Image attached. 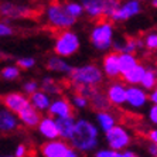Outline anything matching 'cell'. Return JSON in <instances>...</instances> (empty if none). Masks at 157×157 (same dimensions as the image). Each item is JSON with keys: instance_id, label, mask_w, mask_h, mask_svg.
<instances>
[{"instance_id": "6da1fadb", "label": "cell", "mask_w": 157, "mask_h": 157, "mask_svg": "<svg viewBox=\"0 0 157 157\" xmlns=\"http://www.w3.org/2000/svg\"><path fill=\"white\" fill-rule=\"evenodd\" d=\"M68 143L79 153H94L101 143V132L92 121L86 117H79L75 119Z\"/></svg>"}, {"instance_id": "7a4b0ae2", "label": "cell", "mask_w": 157, "mask_h": 157, "mask_svg": "<svg viewBox=\"0 0 157 157\" xmlns=\"http://www.w3.org/2000/svg\"><path fill=\"white\" fill-rule=\"evenodd\" d=\"M68 78H70V82L72 86L88 85V86L95 88L102 85L103 79H105L101 67L96 64H82L78 67H72L71 72L68 74Z\"/></svg>"}, {"instance_id": "3957f363", "label": "cell", "mask_w": 157, "mask_h": 157, "mask_svg": "<svg viewBox=\"0 0 157 157\" xmlns=\"http://www.w3.org/2000/svg\"><path fill=\"white\" fill-rule=\"evenodd\" d=\"M115 40V27L110 20L102 18L98 20L94 29L89 33V41L91 45L99 52L109 51L112 43Z\"/></svg>"}, {"instance_id": "277c9868", "label": "cell", "mask_w": 157, "mask_h": 157, "mask_svg": "<svg viewBox=\"0 0 157 157\" xmlns=\"http://www.w3.org/2000/svg\"><path fill=\"white\" fill-rule=\"evenodd\" d=\"M45 20H47V24L51 29L57 30H65V29H71V27L75 24L77 18H74L72 16H70L67 13L65 7H64V3L58 2V0H52L50 2V4L47 6L45 11Z\"/></svg>"}, {"instance_id": "5b68a950", "label": "cell", "mask_w": 157, "mask_h": 157, "mask_svg": "<svg viewBox=\"0 0 157 157\" xmlns=\"http://www.w3.org/2000/svg\"><path fill=\"white\" fill-rule=\"evenodd\" d=\"M81 48V41L77 33L71 31V29L59 30L54 41V54L62 58H70L75 55Z\"/></svg>"}, {"instance_id": "8992f818", "label": "cell", "mask_w": 157, "mask_h": 157, "mask_svg": "<svg viewBox=\"0 0 157 157\" xmlns=\"http://www.w3.org/2000/svg\"><path fill=\"white\" fill-rule=\"evenodd\" d=\"M103 135H105L106 146L112 150H116V151H122V150L130 147L132 142H133V136H132L130 130L117 123Z\"/></svg>"}, {"instance_id": "52a82bcc", "label": "cell", "mask_w": 157, "mask_h": 157, "mask_svg": "<svg viewBox=\"0 0 157 157\" xmlns=\"http://www.w3.org/2000/svg\"><path fill=\"white\" fill-rule=\"evenodd\" d=\"M38 11L26 4L13 3V2H0V16L9 20H20V18L36 17Z\"/></svg>"}, {"instance_id": "ba28073f", "label": "cell", "mask_w": 157, "mask_h": 157, "mask_svg": "<svg viewBox=\"0 0 157 157\" xmlns=\"http://www.w3.org/2000/svg\"><path fill=\"white\" fill-rule=\"evenodd\" d=\"M142 11H143L142 2H137V0H124V2H121V4L117 6V9L110 14V17L108 20H110L112 23L126 21L129 18L140 14Z\"/></svg>"}, {"instance_id": "9c48e42d", "label": "cell", "mask_w": 157, "mask_h": 157, "mask_svg": "<svg viewBox=\"0 0 157 157\" xmlns=\"http://www.w3.org/2000/svg\"><path fill=\"white\" fill-rule=\"evenodd\" d=\"M149 103L147 91H144L140 85H128L126 86V102L124 105L132 110H142Z\"/></svg>"}, {"instance_id": "30bf717a", "label": "cell", "mask_w": 157, "mask_h": 157, "mask_svg": "<svg viewBox=\"0 0 157 157\" xmlns=\"http://www.w3.org/2000/svg\"><path fill=\"white\" fill-rule=\"evenodd\" d=\"M126 86L123 81H113L105 89V95L109 101L110 106L121 108L126 102Z\"/></svg>"}, {"instance_id": "8fae6325", "label": "cell", "mask_w": 157, "mask_h": 157, "mask_svg": "<svg viewBox=\"0 0 157 157\" xmlns=\"http://www.w3.org/2000/svg\"><path fill=\"white\" fill-rule=\"evenodd\" d=\"M70 147V143L61 139H51L45 140L40 146V153L43 157H62Z\"/></svg>"}, {"instance_id": "7c38bea8", "label": "cell", "mask_w": 157, "mask_h": 157, "mask_svg": "<svg viewBox=\"0 0 157 157\" xmlns=\"http://www.w3.org/2000/svg\"><path fill=\"white\" fill-rule=\"evenodd\" d=\"M2 103L6 109L11 110L13 113L17 115L21 109H24L26 106L30 105L29 96L23 92H10L2 96Z\"/></svg>"}, {"instance_id": "4fadbf2b", "label": "cell", "mask_w": 157, "mask_h": 157, "mask_svg": "<svg viewBox=\"0 0 157 157\" xmlns=\"http://www.w3.org/2000/svg\"><path fill=\"white\" fill-rule=\"evenodd\" d=\"M47 112L52 117H62V116H68V115H74V108L71 105L70 99L58 95L54 99H51V103L48 106Z\"/></svg>"}, {"instance_id": "5bb4252c", "label": "cell", "mask_w": 157, "mask_h": 157, "mask_svg": "<svg viewBox=\"0 0 157 157\" xmlns=\"http://www.w3.org/2000/svg\"><path fill=\"white\" fill-rule=\"evenodd\" d=\"M101 70L103 72V77L109 79H117L121 77V70H119V59H117V52L110 51L105 52L101 64Z\"/></svg>"}, {"instance_id": "9a60e30c", "label": "cell", "mask_w": 157, "mask_h": 157, "mask_svg": "<svg viewBox=\"0 0 157 157\" xmlns=\"http://www.w3.org/2000/svg\"><path fill=\"white\" fill-rule=\"evenodd\" d=\"M37 130H38V133L41 135V137H44V140L58 139L59 137L55 117L50 116V115L40 117V122L37 124Z\"/></svg>"}, {"instance_id": "2e32d148", "label": "cell", "mask_w": 157, "mask_h": 157, "mask_svg": "<svg viewBox=\"0 0 157 157\" xmlns=\"http://www.w3.org/2000/svg\"><path fill=\"white\" fill-rule=\"evenodd\" d=\"M18 128H20V122L17 115L6 109L4 106H0V133L4 135L14 133Z\"/></svg>"}, {"instance_id": "e0dca14e", "label": "cell", "mask_w": 157, "mask_h": 157, "mask_svg": "<svg viewBox=\"0 0 157 157\" xmlns=\"http://www.w3.org/2000/svg\"><path fill=\"white\" fill-rule=\"evenodd\" d=\"M17 117H18V122H20V126L34 129V128H37V124L40 122L41 112H38V110L34 109L31 105H29L18 112Z\"/></svg>"}, {"instance_id": "ac0fdd59", "label": "cell", "mask_w": 157, "mask_h": 157, "mask_svg": "<svg viewBox=\"0 0 157 157\" xmlns=\"http://www.w3.org/2000/svg\"><path fill=\"white\" fill-rule=\"evenodd\" d=\"M47 70L52 74H58V75H68L72 70V65L67 61V58H62L59 55H52L47 59Z\"/></svg>"}, {"instance_id": "d6986e66", "label": "cell", "mask_w": 157, "mask_h": 157, "mask_svg": "<svg viewBox=\"0 0 157 157\" xmlns=\"http://www.w3.org/2000/svg\"><path fill=\"white\" fill-rule=\"evenodd\" d=\"M84 9V14L91 20H102L103 17V0H82L81 3Z\"/></svg>"}, {"instance_id": "ffe728a7", "label": "cell", "mask_w": 157, "mask_h": 157, "mask_svg": "<svg viewBox=\"0 0 157 157\" xmlns=\"http://www.w3.org/2000/svg\"><path fill=\"white\" fill-rule=\"evenodd\" d=\"M117 123V119L112 112L109 110H98L95 115V124L99 129L101 133H106V132L112 129L115 124Z\"/></svg>"}, {"instance_id": "44dd1931", "label": "cell", "mask_w": 157, "mask_h": 157, "mask_svg": "<svg viewBox=\"0 0 157 157\" xmlns=\"http://www.w3.org/2000/svg\"><path fill=\"white\" fill-rule=\"evenodd\" d=\"M51 95H48L47 92L37 89L36 92L30 94L29 95V102L30 105L33 106L34 109H37L38 112H47L48 106L51 103Z\"/></svg>"}, {"instance_id": "7402d4cb", "label": "cell", "mask_w": 157, "mask_h": 157, "mask_svg": "<svg viewBox=\"0 0 157 157\" xmlns=\"http://www.w3.org/2000/svg\"><path fill=\"white\" fill-rule=\"evenodd\" d=\"M144 71H146V65L139 61L133 68H130L129 71L123 72L121 77L126 85H139L143 75H144Z\"/></svg>"}, {"instance_id": "603a6c76", "label": "cell", "mask_w": 157, "mask_h": 157, "mask_svg": "<svg viewBox=\"0 0 157 157\" xmlns=\"http://www.w3.org/2000/svg\"><path fill=\"white\" fill-rule=\"evenodd\" d=\"M55 122H57V128H58L59 137L68 142L71 133H72L74 124H75V116H74V115H68V116L55 117Z\"/></svg>"}, {"instance_id": "cb8c5ba5", "label": "cell", "mask_w": 157, "mask_h": 157, "mask_svg": "<svg viewBox=\"0 0 157 157\" xmlns=\"http://www.w3.org/2000/svg\"><path fill=\"white\" fill-rule=\"evenodd\" d=\"M89 106H92L96 112H98V110H109L110 108H112L109 101H108V98H106L105 92L98 89V88H96L95 92L89 96Z\"/></svg>"}, {"instance_id": "d4e9b609", "label": "cell", "mask_w": 157, "mask_h": 157, "mask_svg": "<svg viewBox=\"0 0 157 157\" xmlns=\"http://www.w3.org/2000/svg\"><path fill=\"white\" fill-rule=\"evenodd\" d=\"M40 89L44 92H47L48 95H51V96L52 95L58 96V95H61V92H62V86L58 84V81L55 79L54 77H51V75H47V77H44L41 79Z\"/></svg>"}, {"instance_id": "484cf974", "label": "cell", "mask_w": 157, "mask_h": 157, "mask_svg": "<svg viewBox=\"0 0 157 157\" xmlns=\"http://www.w3.org/2000/svg\"><path fill=\"white\" fill-rule=\"evenodd\" d=\"M139 85L147 92L156 88V85H157V72H156V68H154V67L146 65L144 75H143V78H142V81H140Z\"/></svg>"}, {"instance_id": "4316f807", "label": "cell", "mask_w": 157, "mask_h": 157, "mask_svg": "<svg viewBox=\"0 0 157 157\" xmlns=\"http://www.w3.org/2000/svg\"><path fill=\"white\" fill-rule=\"evenodd\" d=\"M117 59H119V70H121V75L126 71H129L130 68L139 62V58L136 57V54L132 52H119L117 54Z\"/></svg>"}, {"instance_id": "83f0119b", "label": "cell", "mask_w": 157, "mask_h": 157, "mask_svg": "<svg viewBox=\"0 0 157 157\" xmlns=\"http://www.w3.org/2000/svg\"><path fill=\"white\" fill-rule=\"evenodd\" d=\"M143 40L139 37H128L124 38V47L122 52H132V54H136L137 51H142L143 50Z\"/></svg>"}, {"instance_id": "f1b7e54d", "label": "cell", "mask_w": 157, "mask_h": 157, "mask_svg": "<svg viewBox=\"0 0 157 157\" xmlns=\"http://www.w3.org/2000/svg\"><path fill=\"white\" fill-rule=\"evenodd\" d=\"M20 74H21V70H20L16 64H13V65L3 67V70L0 71V77L3 78L4 81L11 82V81L18 79V78H20Z\"/></svg>"}, {"instance_id": "f546056e", "label": "cell", "mask_w": 157, "mask_h": 157, "mask_svg": "<svg viewBox=\"0 0 157 157\" xmlns=\"http://www.w3.org/2000/svg\"><path fill=\"white\" fill-rule=\"evenodd\" d=\"M70 102H71V105H72L74 109H78V110L86 109L88 106H89V99H88L86 96L78 94V92H75V94L71 96Z\"/></svg>"}, {"instance_id": "4dcf8cb0", "label": "cell", "mask_w": 157, "mask_h": 157, "mask_svg": "<svg viewBox=\"0 0 157 157\" xmlns=\"http://www.w3.org/2000/svg\"><path fill=\"white\" fill-rule=\"evenodd\" d=\"M67 13L70 16H72L74 18H79L81 16L84 14V9L81 6V3H75V2H65L64 3Z\"/></svg>"}, {"instance_id": "1f68e13d", "label": "cell", "mask_w": 157, "mask_h": 157, "mask_svg": "<svg viewBox=\"0 0 157 157\" xmlns=\"http://www.w3.org/2000/svg\"><path fill=\"white\" fill-rule=\"evenodd\" d=\"M143 47L147 51H156L157 48V34L156 31H149L143 38Z\"/></svg>"}, {"instance_id": "d6a6232c", "label": "cell", "mask_w": 157, "mask_h": 157, "mask_svg": "<svg viewBox=\"0 0 157 157\" xmlns=\"http://www.w3.org/2000/svg\"><path fill=\"white\" fill-rule=\"evenodd\" d=\"M36 58L34 57H20V58L17 59V62H16V65L20 68V70H33L34 67H36Z\"/></svg>"}, {"instance_id": "836d02e7", "label": "cell", "mask_w": 157, "mask_h": 157, "mask_svg": "<svg viewBox=\"0 0 157 157\" xmlns=\"http://www.w3.org/2000/svg\"><path fill=\"white\" fill-rule=\"evenodd\" d=\"M119 4H121V0H103V17L109 18Z\"/></svg>"}, {"instance_id": "e575fe53", "label": "cell", "mask_w": 157, "mask_h": 157, "mask_svg": "<svg viewBox=\"0 0 157 157\" xmlns=\"http://www.w3.org/2000/svg\"><path fill=\"white\" fill-rule=\"evenodd\" d=\"M37 89H40V82L36 79H27L24 84H23V94H26L27 96L30 94L36 92Z\"/></svg>"}, {"instance_id": "d590c367", "label": "cell", "mask_w": 157, "mask_h": 157, "mask_svg": "<svg viewBox=\"0 0 157 157\" xmlns=\"http://www.w3.org/2000/svg\"><path fill=\"white\" fill-rule=\"evenodd\" d=\"M74 89H75V92H78V94L86 96V98L89 99V96L95 92L96 88L95 86H88V85H77V86H74Z\"/></svg>"}, {"instance_id": "8d00e7d4", "label": "cell", "mask_w": 157, "mask_h": 157, "mask_svg": "<svg viewBox=\"0 0 157 157\" xmlns=\"http://www.w3.org/2000/svg\"><path fill=\"white\" fill-rule=\"evenodd\" d=\"M14 29L6 21H0V38H6V37L13 36Z\"/></svg>"}, {"instance_id": "74e56055", "label": "cell", "mask_w": 157, "mask_h": 157, "mask_svg": "<svg viewBox=\"0 0 157 157\" xmlns=\"http://www.w3.org/2000/svg\"><path fill=\"white\" fill-rule=\"evenodd\" d=\"M147 121L151 124L157 123V103H151L150 108L147 109Z\"/></svg>"}, {"instance_id": "f35d334b", "label": "cell", "mask_w": 157, "mask_h": 157, "mask_svg": "<svg viewBox=\"0 0 157 157\" xmlns=\"http://www.w3.org/2000/svg\"><path fill=\"white\" fill-rule=\"evenodd\" d=\"M27 151H29V149H27L26 144H18V146L16 147L14 154H13V156L14 157H26Z\"/></svg>"}, {"instance_id": "ab89813d", "label": "cell", "mask_w": 157, "mask_h": 157, "mask_svg": "<svg viewBox=\"0 0 157 157\" xmlns=\"http://www.w3.org/2000/svg\"><path fill=\"white\" fill-rule=\"evenodd\" d=\"M62 157H81V153L78 151V150H75L74 147H68V150L65 151V154Z\"/></svg>"}, {"instance_id": "60d3db41", "label": "cell", "mask_w": 157, "mask_h": 157, "mask_svg": "<svg viewBox=\"0 0 157 157\" xmlns=\"http://www.w3.org/2000/svg\"><path fill=\"white\" fill-rule=\"evenodd\" d=\"M147 139L150 143H157V130L154 128L147 132Z\"/></svg>"}, {"instance_id": "b9f144b4", "label": "cell", "mask_w": 157, "mask_h": 157, "mask_svg": "<svg viewBox=\"0 0 157 157\" xmlns=\"http://www.w3.org/2000/svg\"><path fill=\"white\" fill-rule=\"evenodd\" d=\"M147 98H149L150 103H157V89H151V91L147 92Z\"/></svg>"}, {"instance_id": "7bdbcfd3", "label": "cell", "mask_w": 157, "mask_h": 157, "mask_svg": "<svg viewBox=\"0 0 157 157\" xmlns=\"http://www.w3.org/2000/svg\"><path fill=\"white\" fill-rule=\"evenodd\" d=\"M147 153L151 157H157V144L156 143H149L147 146Z\"/></svg>"}, {"instance_id": "ee69618b", "label": "cell", "mask_w": 157, "mask_h": 157, "mask_svg": "<svg viewBox=\"0 0 157 157\" xmlns=\"http://www.w3.org/2000/svg\"><path fill=\"white\" fill-rule=\"evenodd\" d=\"M121 157H137V154L128 147V149H124V150L121 151Z\"/></svg>"}, {"instance_id": "f6af8a7d", "label": "cell", "mask_w": 157, "mask_h": 157, "mask_svg": "<svg viewBox=\"0 0 157 157\" xmlns=\"http://www.w3.org/2000/svg\"><path fill=\"white\" fill-rule=\"evenodd\" d=\"M151 4H153V7H156V6H157V0H151Z\"/></svg>"}, {"instance_id": "bcb514c9", "label": "cell", "mask_w": 157, "mask_h": 157, "mask_svg": "<svg viewBox=\"0 0 157 157\" xmlns=\"http://www.w3.org/2000/svg\"><path fill=\"white\" fill-rule=\"evenodd\" d=\"M113 157H121V151H117V153L116 154H115V156Z\"/></svg>"}, {"instance_id": "7dc6e473", "label": "cell", "mask_w": 157, "mask_h": 157, "mask_svg": "<svg viewBox=\"0 0 157 157\" xmlns=\"http://www.w3.org/2000/svg\"><path fill=\"white\" fill-rule=\"evenodd\" d=\"M137 2H147V0H137Z\"/></svg>"}]
</instances>
